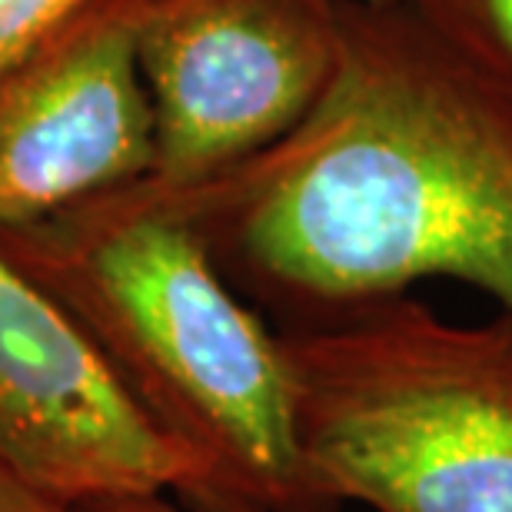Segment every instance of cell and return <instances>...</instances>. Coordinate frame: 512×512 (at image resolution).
<instances>
[{
    "label": "cell",
    "instance_id": "9c48e42d",
    "mask_svg": "<svg viewBox=\"0 0 512 512\" xmlns=\"http://www.w3.org/2000/svg\"><path fill=\"white\" fill-rule=\"evenodd\" d=\"M0 512H77V506L30 483L17 466L0 456Z\"/></svg>",
    "mask_w": 512,
    "mask_h": 512
},
{
    "label": "cell",
    "instance_id": "3957f363",
    "mask_svg": "<svg viewBox=\"0 0 512 512\" xmlns=\"http://www.w3.org/2000/svg\"><path fill=\"white\" fill-rule=\"evenodd\" d=\"M283 346L326 509L512 512V310L456 323L396 293Z\"/></svg>",
    "mask_w": 512,
    "mask_h": 512
},
{
    "label": "cell",
    "instance_id": "277c9868",
    "mask_svg": "<svg viewBox=\"0 0 512 512\" xmlns=\"http://www.w3.org/2000/svg\"><path fill=\"white\" fill-rule=\"evenodd\" d=\"M343 7L163 0L133 20L163 187L217 180L300 127L333 80Z\"/></svg>",
    "mask_w": 512,
    "mask_h": 512
},
{
    "label": "cell",
    "instance_id": "ba28073f",
    "mask_svg": "<svg viewBox=\"0 0 512 512\" xmlns=\"http://www.w3.org/2000/svg\"><path fill=\"white\" fill-rule=\"evenodd\" d=\"M77 4L80 0H0V74L20 64L27 50Z\"/></svg>",
    "mask_w": 512,
    "mask_h": 512
},
{
    "label": "cell",
    "instance_id": "8992f818",
    "mask_svg": "<svg viewBox=\"0 0 512 512\" xmlns=\"http://www.w3.org/2000/svg\"><path fill=\"white\" fill-rule=\"evenodd\" d=\"M153 157L133 20L87 30L0 87V227L153 170Z\"/></svg>",
    "mask_w": 512,
    "mask_h": 512
},
{
    "label": "cell",
    "instance_id": "6da1fadb",
    "mask_svg": "<svg viewBox=\"0 0 512 512\" xmlns=\"http://www.w3.org/2000/svg\"><path fill=\"white\" fill-rule=\"evenodd\" d=\"M233 170L230 243L283 300L340 313L456 280L512 310V84L403 0H346L323 97Z\"/></svg>",
    "mask_w": 512,
    "mask_h": 512
},
{
    "label": "cell",
    "instance_id": "52a82bcc",
    "mask_svg": "<svg viewBox=\"0 0 512 512\" xmlns=\"http://www.w3.org/2000/svg\"><path fill=\"white\" fill-rule=\"evenodd\" d=\"M436 34L512 84V0H403Z\"/></svg>",
    "mask_w": 512,
    "mask_h": 512
},
{
    "label": "cell",
    "instance_id": "30bf717a",
    "mask_svg": "<svg viewBox=\"0 0 512 512\" xmlns=\"http://www.w3.org/2000/svg\"><path fill=\"white\" fill-rule=\"evenodd\" d=\"M77 512H200L187 506L183 499L170 493H143V496H110L94 499V503H80Z\"/></svg>",
    "mask_w": 512,
    "mask_h": 512
},
{
    "label": "cell",
    "instance_id": "5b68a950",
    "mask_svg": "<svg viewBox=\"0 0 512 512\" xmlns=\"http://www.w3.org/2000/svg\"><path fill=\"white\" fill-rule=\"evenodd\" d=\"M0 456L67 503L170 493L200 466L150 423L77 316L0 253Z\"/></svg>",
    "mask_w": 512,
    "mask_h": 512
},
{
    "label": "cell",
    "instance_id": "7a4b0ae2",
    "mask_svg": "<svg viewBox=\"0 0 512 512\" xmlns=\"http://www.w3.org/2000/svg\"><path fill=\"white\" fill-rule=\"evenodd\" d=\"M120 383L200 466V512H333L306 479L286 346L213 263L187 210L150 207L60 260Z\"/></svg>",
    "mask_w": 512,
    "mask_h": 512
}]
</instances>
